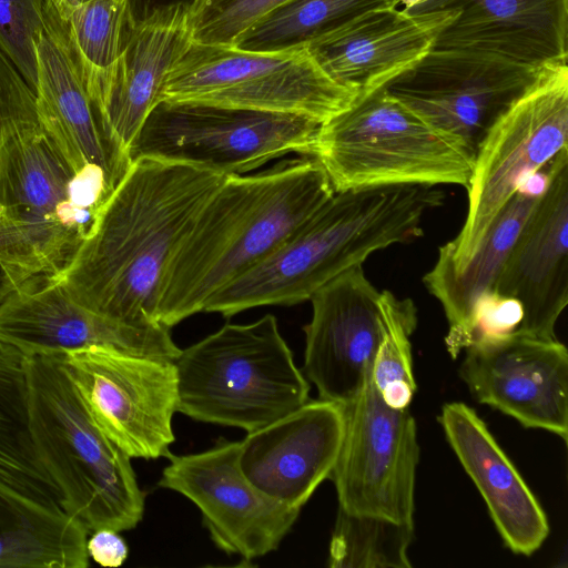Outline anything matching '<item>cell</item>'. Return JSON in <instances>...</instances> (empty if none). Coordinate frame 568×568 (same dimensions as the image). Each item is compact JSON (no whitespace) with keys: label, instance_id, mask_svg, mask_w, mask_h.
<instances>
[{"label":"cell","instance_id":"obj_34","mask_svg":"<svg viewBox=\"0 0 568 568\" xmlns=\"http://www.w3.org/2000/svg\"><path fill=\"white\" fill-rule=\"evenodd\" d=\"M38 121L34 91L0 50V145L18 128Z\"/></svg>","mask_w":568,"mask_h":568},{"label":"cell","instance_id":"obj_36","mask_svg":"<svg viewBox=\"0 0 568 568\" xmlns=\"http://www.w3.org/2000/svg\"><path fill=\"white\" fill-rule=\"evenodd\" d=\"M2 217V216H1ZM0 217V307L20 288L36 281H28L11 263L3 239Z\"/></svg>","mask_w":568,"mask_h":568},{"label":"cell","instance_id":"obj_27","mask_svg":"<svg viewBox=\"0 0 568 568\" xmlns=\"http://www.w3.org/2000/svg\"><path fill=\"white\" fill-rule=\"evenodd\" d=\"M88 528L0 490V568H87Z\"/></svg>","mask_w":568,"mask_h":568},{"label":"cell","instance_id":"obj_29","mask_svg":"<svg viewBox=\"0 0 568 568\" xmlns=\"http://www.w3.org/2000/svg\"><path fill=\"white\" fill-rule=\"evenodd\" d=\"M58 13L92 101L118 60L134 22L130 0H88Z\"/></svg>","mask_w":568,"mask_h":568},{"label":"cell","instance_id":"obj_3","mask_svg":"<svg viewBox=\"0 0 568 568\" xmlns=\"http://www.w3.org/2000/svg\"><path fill=\"white\" fill-rule=\"evenodd\" d=\"M444 200L438 186L426 184L335 192L271 255L216 292L203 312L231 317L257 306L310 301L374 252L419 237L424 216Z\"/></svg>","mask_w":568,"mask_h":568},{"label":"cell","instance_id":"obj_17","mask_svg":"<svg viewBox=\"0 0 568 568\" xmlns=\"http://www.w3.org/2000/svg\"><path fill=\"white\" fill-rule=\"evenodd\" d=\"M568 149L546 165L545 186L496 280L491 294L516 301V331L556 338L555 326L568 304Z\"/></svg>","mask_w":568,"mask_h":568},{"label":"cell","instance_id":"obj_5","mask_svg":"<svg viewBox=\"0 0 568 568\" xmlns=\"http://www.w3.org/2000/svg\"><path fill=\"white\" fill-rule=\"evenodd\" d=\"M27 369L32 439L61 490L63 510L89 532L135 528L145 491L131 458L97 425L61 354L27 356Z\"/></svg>","mask_w":568,"mask_h":568},{"label":"cell","instance_id":"obj_28","mask_svg":"<svg viewBox=\"0 0 568 568\" xmlns=\"http://www.w3.org/2000/svg\"><path fill=\"white\" fill-rule=\"evenodd\" d=\"M398 3V0H291L246 31L234 47L265 52L304 49L314 39L367 11L396 8Z\"/></svg>","mask_w":568,"mask_h":568},{"label":"cell","instance_id":"obj_25","mask_svg":"<svg viewBox=\"0 0 568 568\" xmlns=\"http://www.w3.org/2000/svg\"><path fill=\"white\" fill-rule=\"evenodd\" d=\"M531 178L501 207L462 268L455 271L437 256L423 277L427 291L444 310L449 327L445 344L454 358L474 342L479 308L491 294L514 242L544 189L536 190Z\"/></svg>","mask_w":568,"mask_h":568},{"label":"cell","instance_id":"obj_19","mask_svg":"<svg viewBox=\"0 0 568 568\" xmlns=\"http://www.w3.org/2000/svg\"><path fill=\"white\" fill-rule=\"evenodd\" d=\"M343 405L307 400L281 418L247 433L239 465L258 490L301 509L336 464L343 443Z\"/></svg>","mask_w":568,"mask_h":568},{"label":"cell","instance_id":"obj_26","mask_svg":"<svg viewBox=\"0 0 568 568\" xmlns=\"http://www.w3.org/2000/svg\"><path fill=\"white\" fill-rule=\"evenodd\" d=\"M0 490L51 511L62 494L43 465L29 422L27 356L0 341Z\"/></svg>","mask_w":568,"mask_h":568},{"label":"cell","instance_id":"obj_9","mask_svg":"<svg viewBox=\"0 0 568 568\" xmlns=\"http://www.w3.org/2000/svg\"><path fill=\"white\" fill-rule=\"evenodd\" d=\"M355 100L356 94L327 75L306 48L265 52L194 42L161 92V101L295 114L318 123Z\"/></svg>","mask_w":568,"mask_h":568},{"label":"cell","instance_id":"obj_18","mask_svg":"<svg viewBox=\"0 0 568 568\" xmlns=\"http://www.w3.org/2000/svg\"><path fill=\"white\" fill-rule=\"evenodd\" d=\"M169 327L129 325L77 303L57 277L17 291L0 307V341L26 356L61 354L92 346L175 361L181 348Z\"/></svg>","mask_w":568,"mask_h":568},{"label":"cell","instance_id":"obj_7","mask_svg":"<svg viewBox=\"0 0 568 568\" xmlns=\"http://www.w3.org/2000/svg\"><path fill=\"white\" fill-rule=\"evenodd\" d=\"M335 192L395 185H468L474 158L384 88L320 124L312 151Z\"/></svg>","mask_w":568,"mask_h":568},{"label":"cell","instance_id":"obj_40","mask_svg":"<svg viewBox=\"0 0 568 568\" xmlns=\"http://www.w3.org/2000/svg\"><path fill=\"white\" fill-rule=\"evenodd\" d=\"M2 214H3V211H2V209L0 207V217L2 216Z\"/></svg>","mask_w":568,"mask_h":568},{"label":"cell","instance_id":"obj_8","mask_svg":"<svg viewBox=\"0 0 568 568\" xmlns=\"http://www.w3.org/2000/svg\"><path fill=\"white\" fill-rule=\"evenodd\" d=\"M567 59L537 70L526 91L496 121L474 160L468 206L458 235L438 255L455 271L477 250L495 216L514 193L567 148Z\"/></svg>","mask_w":568,"mask_h":568},{"label":"cell","instance_id":"obj_14","mask_svg":"<svg viewBox=\"0 0 568 568\" xmlns=\"http://www.w3.org/2000/svg\"><path fill=\"white\" fill-rule=\"evenodd\" d=\"M240 446L241 440L220 439L201 453L171 454L158 486L199 508L216 547L252 560L277 549L301 509L268 497L247 480L239 465Z\"/></svg>","mask_w":568,"mask_h":568},{"label":"cell","instance_id":"obj_4","mask_svg":"<svg viewBox=\"0 0 568 568\" xmlns=\"http://www.w3.org/2000/svg\"><path fill=\"white\" fill-rule=\"evenodd\" d=\"M114 190L99 165L75 169L40 121L0 145V207L8 251L30 278L58 277Z\"/></svg>","mask_w":568,"mask_h":568},{"label":"cell","instance_id":"obj_10","mask_svg":"<svg viewBox=\"0 0 568 568\" xmlns=\"http://www.w3.org/2000/svg\"><path fill=\"white\" fill-rule=\"evenodd\" d=\"M320 124L295 114L160 101L128 153L131 161L149 158L243 174L288 153L312 156Z\"/></svg>","mask_w":568,"mask_h":568},{"label":"cell","instance_id":"obj_23","mask_svg":"<svg viewBox=\"0 0 568 568\" xmlns=\"http://www.w3.org/2000/svg\"><path fill=\"white\" fill-rule=\"evenodd\" d=\"M457 11L433 49L468 50L540 68L568 57V0H430L407 12Z\"/></svg>","mask_w":568,"mask_h":568},{"label":"cell","instance_id":"obj_38","mask_svg":"<svg viewBox=\"0 0 568 568\" xmlns=\"http://www.w3.org/2000/svg\"><path fill=\"white\" fill-rule=\"evenodd\" d=\"M58 11L74 7L88 0H50Z\"/></svg>","mask_w":568,"mask_h":568},{"label":"cell","instance_id":"obj_33","mask_svg":"<svg viewBox=\"0 0 568 568\" xmlns=\"http://www.w3.org/2000/svg\"><path fill=\"white\" fill-rule=\"evenodd\" d=\"M45 0H0V50L34 91Z\"/></svg>","mask_w":568,"mask_h":568},{"label":"cell","instance_id":"obj_6","mask_svg":"<svg viewBox=\"0 0 568 568\" xmlns=\"http://www.w3.org/2000/svg\"><path fill=\"white\" fill-rule=\"evenodd\" d=\"M178 408L190 418L254 432L306 403L310 384L277 320L225 324L181 349Z\"/></svg>","mask_w":568,"mask_h":568},{"label":"cell","instance_id":"obj_35","mask_svg":"<svg viewBox=\"0 0 568 568\" xmlns=\"http://www.w3.org/2000/svg\"><path fill=\"white\" fill-rule=\"evenodd\" d=\"M89 557L102 567L115 568L123 565L129 555V548L119 531L102 528L93 531L88 538Z\"/></svg>","mask_w":568,"mask_h":568},{"label":"cell","instance_id":"obj_15","mask_svg":"<svg viewBox=\"0 0 568 568\" xmlns=\"http://www.w3.org/2000/svg\"><path fill=\"white\" fill-rule=\"evenodd\" d=\"M466 349L459 375L478 402L524 427L568 437V351L557 338L513 331Z\"/></svg>","mask_w":568,"mask_h":568},{"label":"cell","instance_id":"obj_16","mask_svg":"<svg viewBox=\"0 0 568 568\" xmlns=\"http://www.w3.org/2000/svg\"><path fill=\"white\" fill-rule=\"evenodd\" d=\"M381 295L357 265L310 298L303 368L321 399L346 405L361 392L386 332Z\"/></svg>","mask_w":568,"mask_h":568},{"label":"cell","instance_id":"obj_21","mask_svg":"<svg viewBox=\"0 0 568 568\" xmlns=\"http://www.w3.org/2000/svg\"><path fill=\"white\" fill-rule=\"evenodd\" d=\"M191 43L186 6L161 8L134 19L118 60L92 100L104 131L126 152Z\"/></svg>","mask_w":568,"mask_h":568},{"label":"cell","instance_id":"obj_24","mask_svg":"<svg viewBox=\"0 0 568 568\" xmlns=\"http://www.w3.org/2000/svg\"><path fill=\"white\" fill-rule=\"evenodd\" d=\"M439 422L505 545L515 554L532 555L549 535L546 513L485 422L458 402L443 406Z\"/></svg>","mask_w":568,"mask_h":568},{"label":"cell","instance_id":"obj_39","mask_svg":"<svg viewBox=\"0 0 568 568\" xmlns=\"http://www.w3.org/2000/svg\"><path fill=\"white\" fill-rule=\"evenodd\" d=\"M399 3H402L404 6V9L405 11H409L414 8H417L430 0H398Z\"/></svg>","mask_w":568,"mask_h":568},{"label":"cell","instance_id":"obj_31","mask_svg":"<svg viewBox=\"0 0 568 568\" xmlns=\"http://www.w3.org/2000/svg\"><path fill=\"white\" fill-rule=\"evenodd\" d=\"M386 322L384 339L372 365V378L383 402L394 409L409 407L416 392L409 337L417 326V310L410 298L382 291Z\"/></svg>","mask_w":568,"mask_h":568},{"label":"cell","instance_id":"obj_12","mask_svg":"<svg viewBox=\"0 0 568 568\" xmlns=\"http://www.w3.org/2000/svg\"><path fill=\"white\" fill-rule=\"evenodd\" d=\"M99 428L130 458L169 457L178 408L174 361L92 346L61 353Z\"/></svg>","mask_w":568,"mask_h":568},{"label":"cell","instance_id":"obj_37","mask_svg":"<svg viewBox=\"0 0 568 568\" xmlns=\"http://www.w3.org/2000/svg\"><path fill=\"white\" fill-rule=\"evenodd\" d=\"M194 0H130L131 11L135 20L142 19L151 12L172 6H190Z\"/></svg>","mask_w":568,"mask_h":568},{"label":"cell","instance_id":"obj_2","mask_svg":"<svg viewBox=\"0 0 568 568\" xmlns=\"http://www.w3.org/2000/svg\"><path fill=\"white\" fill-rule=\"evenodd\" d=\"M335 193L314 158L227 175L172 261L156 311L171 328L281 246Z\"/></svg>","mask_w":568,"mask_h":568},{"label":"cell","instance_id":"obj_13","mask_svg":"<svg viewBox=\"0 0 568 568\" xmlns=\"http://www.w3.org/2000/svg\"><path fill=\"white\" fill-rule=\"evenodd\" d=\"M343 407L344 437L329 475L338 508L414 525L419 445L409 409L383 402L372 366L358 395Z\"/></svg>","mask_w":568,"mask_h":568},{"label":"cell","instance_id":"obj_32","mask_svg":"<svg viewBox=\"0 0 568 568\" xmlns=\"http://www.w3.org/2000/svg\"><path fill=\"white\" fill-rule=\"evenodd\" d=\"M291 0H194L189 8L192 42L234 45L264 17Z\"/></svg>","mask_w":568,"mask_h":568},{"label":"cell","instance_id":"obj_30","mask_svg":"<svg viewBox=\"0 0 568 568\" xmlns=\"http://www.w3.org/2000/svg\"><path fill=\"white\" fill-rule=\"evenodd\" d=\"M414 525L349 514L337 508L328 562L331 568H410Z\"/></svg>","mask_w":568,"mask_h":568},{"label":"cell","instance_id":"obj_22","mask_svg":"<svg viewBox=\"0 0 568 568\" xmlns=\"http://www.w3.org/2000/svg\"><path fill=\"white\" fill-rule=\"evenodd\" d=\"M37 59L34 94L42 128L75 169L89 163L99 165L115 187L132 161L104 131L69 47L62 20L50 0H45Z\"/></svg>","mask_w":568,"mask_h":568},{"label":"cell","instance_id":"obj_11","mask_svg":"<svg viewBox=\"0 0 568 568\" xmlns=\"http://www.w3.org/2000/svg\"><path fill=\"white\" fill-rule=\"evenodd\" d=\"M538 69L488 53L432 49L384 89L475 160L493 125Z\"/></svg>","mask_w":568,"mask_h":568},{"label":"cell","instance_id":"obj_20","mask_svg":"<svg viewBox=\"0 0 568 568\" xmlns=\"http://www.w3.org/2000/svg\"><path fill=\"white\" fill-rule=\"evenodd\" d=\"M457 14L379 8L314 39L306 49L327 75L362 99L419 62Z\"/></svg>","mask_w":568,"mask_h":568},{"label":"cell","instance_id":"obj_1","mask_svg":"<svg viewBox=\"0 0 568 568\" xmlns=\"http://www.w3.org/2000/svg\"><path fill=\"white\" fill-rule=\"evenodd\" d=\"M226 176L181 163L133 160L57 278L94 313L129 325L160 324L156 311L172 261Z\"/></svg>","mask_w":568,"mask_h":568}]
</instances>
